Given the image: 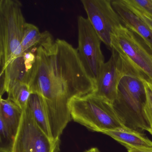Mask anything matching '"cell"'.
Returning a JSON list of instances; mask_svg holds the SVG:
<instances>
[{
    "label": "cell",
    "instance_id": "17",
    "mask_svg": "<svg viewBox=\"0 0 152 152\" xmlns=\"http://www.w3.org/2000/svg\"><path fill=\"white\" fill-rule=\"evenodd\" d=\"M138 13L152 19V0H125Z\"/></svg>",
    "mask_w": 152,
    "mask_h": 152
},
{
    "label": "cell",
    "instance_id": "11",
    "mask_svg": "<svg viewBox=\"0 0 152 152\" xmlns=\"http://www.w3.org/2000/svg\"><path fill=\"white\" fill-rule=\"evenodd\" d=\"M103 134L110 136L127 149L152 147V141L144 134L137 131L121 129L105 132Z\"/></svg>",
    "mask_w": 152,
    "mask_h": 152
},
{
    "label": "cell",
    "instance_id": "18",
    "mask_svg": "<svg viewBox=\"0 0 152 152\" xmlns=\"http://www.w3.org/2000/svg\"><path fill=\"white\" fill-rule=\"evenodd\" d=\"M146 92L145 105V111L151 128L150 134L152 136V81L142 79Z\"/></svg>",
    "mask_w": 152,
    "mask_h": 152
},
{
    "label": "cell",
    "instance_id": "8",
    "mask_svg": "<svg viewBox=\"0 0 152 152\" xmlns=\"http://www.w3.org/2000/svg\"><path fill=\"white\" fill-rule=\"evenodd\" d=\"M81 2L94 30L104 44L111 48L114 30L123 25L111 0H81Z\"/></svg>",
    "mask_w": 152,
    "mask_h": 152
},
{
    "label": "cell",
    "instance_id": "21",
    "mask_svg": "<svg viewBox=\"0 0 152 152\" xmlns=\"http://www.w3.org/2000/svg\"><path fill=\"white\" fill-rule=\"evenodd\" d=\"M84 152H100V151L96 148H92Z\"/></svg>",
    "mask_w": 152,
    "mask_h": 152
},
{
    "label": "cell",
    "instance_id": "13",
    "mask_svg": "<svg viewBox=\"0 0 152 152\" xmlns=\"http://www.w3.org/2000/svg\"><path fill=\"white\" fill-rule=\"evenodd\" d=\"M27 107L31 111L34 121L44 133L51 139L52 137L48 115L40 97L32 93L27 103Z\"/></svg>",
    "mask_w": 152,
    "mask_h": 152
},
{
    "label": "cell",
    "instance_id": "2",
    "mask_svg": "<svg viewBox=\"0 0 152 152\" xmlns=\"http://www.w3.org/2000/svg\"><path fill=\"white\" fill-rule=\"evenodd\" d=\"M146 100L142 78L134 73L125 75L120 81L113 105L126 128L140 132H151L145 111Z\"/></svg>",
    "mask_w": 152,
    "mask_h": 152
},
{
    "label": "cell",
    "instance_id": "9",
    "mask_svg": "<svg viewBox=\"0 0 152 152\" xmlns=\"http://www.w3.org/2000/svg\"><path fill=\"white\" fill-rule=\"evenodd\" d=\"M110 59L105 63L96 82L94 93L113 104L116 99L121 78L129 73H136L113 49Z\"/></svg>",
    "mask_w": 152,
    "mask_h": 152
},
{
    "label": "cell",
    "instance_id": "15",
    "mask_svg": "<svg viewBox=\"0 0 152 152\" xmlns=\"http://www.w3.org/2000/svg\"><path fill=\"white\" fill-rule=\"evenodd\" d=\"M31 94L28 84L19 83L15 85L8 92L7 99L24 110L27 106Z\"/></svg>",
    "mask_w": 152,
    "mask_h": 152
},
{
    "label": "cell",
    "instance_id": "1",
    "mask_svg": "<svg viewBox=\"0 0 152 152\" xmlns=\"http://www.w3.org/2000/svg\"><path fill=\"white\" fill-rule=\"evenodd\" d=\"M43 33L27 84L31 93L41 98L56 140L72 120L71 99L95 93L96 84L87 73L77 48L64 40H54L48 31Z\"/></svg>",
    "mask_w": 152,
    "mask_h": 152
},
{
    "label": "cell",
    "instance_id": "10",
    "mask_svg": "<svg viewBox=\"0 0 152 152\" xmlns=\"http://www.w3.org/2000/svg\"><path fill=\"white\" fill-rule=\"evenodd\" d=\"M112 4L127 29L140 36L152 53V31L124 0L112 1Z\"/></svg>",
    "mask_w": 152,
    "mask_h": 152
},
{
    "label": "cell",
    "instance_id": "5",
    "mask_svg": "<svg viewBox=\"0 0 152 152\" xmlns=\"http://www.w3.org/2000/svg\"><path fill=\"white\" fill-rule=\"evenodd\" d=\"M111 49L115 50L141 78L152 81V53L147 50L134 33L123 25L113 31Z\"/></svg>",
    "mask_w": 152,
    "mask_h": 152
},
{
    "label": "cell",
    "instance_id": "12",
    "mask_svg": "<svg viewBox=\"0 0 152 152\" xmlns=\"http://www.w3.org/2000/svg\"><path fill=\"white\" fill-rule=\"evenodd\" d=\"M23 111L8 99H0V118L3 119L15 137L19 129Z\"/></svg>",
    "mask_w": 152,
    "mask_h": 152
},
{
    "label": "cell",
    "instance_id": "14",
    "mask_svg": "<svg viewBox=\"0 0 152 152\" xmlns=\"http://www.w3.org/2000/svg\"><path fill=\"white\" fill-rule=\"evenodd\" d=\"M44 33H41L38 27L33 24L26 23L24 29L21 42L22 53L31 51L41 42Z\"/></svg>",
    "mask_w": 152,
    "mask_h": 152
},
{
    "label": "cell",
    "instance_id": "19",
    "mask_svg": "<svg viewBox=\"0 0 152 152\" xmlns=\"http://www.w3.org/2000/svg\"><path fill=\"white\" fill-rule=\"evenodd\" d=\"M125 1V0H124ZM130 7V6H129ZM148 25V26H149V28L151 29V30L152 31V19H151V18H149L148 17L144 15H142V14H140V13H138L136 11V10H134V9L131 8Z\"/></svg>",
    "mask_w": 152,
    "mask_h": 152
},
{
    "label": "cell",
    "instance_id": "7",
    "mask_svg": "<svg viewBox=\"0 0 152 152\" xmlns=\"http://www.w3.org/2000/svg\"><path fill=\"white\" fill-rule=\"evenodd\" d=\"M60 139L53 140L44 133L26 106L12 152H60Z\"/></svg>",
    "mask_w": 152,
    "mask_h": 152
},
{
    "label": "cell",
    "instance_id": "4",
    "mask_svg": "<svg viewBox=\"0 0 152 152\" xmlns=\"http://www.w3.org/2000/svg\"><path fill=\"white\" fill-rule=\"evenodd\" d=\"M18 0L0 1V74L23 55L21 44L26 22Z\"/></svg>",
    "mask_w": 152,
    "mask_h": 152
},
{
    "label": "cell",
    "instance_id": "3",
    "mask_svg": "<svg viewBox=\"0 0 152 152\" xmlns=\"http://www.w3.org/2000/svg\"><path fill=\"white\" fill-rule=\"evenodd\" d=\"M72 120L92 131L101 132L128 129L113 104L94 94L75 97L69 103Z\"/></svg>",
    "mask_w": 152,
    "mask_h": 152
},
{
    "label": "cell",
    "instance_id": "6",
    "mask_svg": "<svg viewBox=\"0 0 152 152\" xmlns=\"http://www.w3.org/2000/svg\"><path fill=\"white\" fill-rule=\"evenodd\" d=\"M77 26L78 54L87 73L96 84L105 64L101 49L102 41L88 18L78 16Z\"/></svg>",
    "mask_w": 152,
    "mask_h": 152
},
{
    "label": "cell",
    "instance_id": "16",
    "mask_svg": "<svg viewBox=\"0 0 152 152\" xmlns=\"http://www.w3.org/2000/svg\"><path fill=\"white\" fill-rule=\"evenodd\" d=\"M15 138L11 129L0 118V152H12Z\"/></svg>",
    "mask_w": 152,
    "mask_h": 152
},
{
    "label": "cell",
    "instance_id": "20",
    "mask_svg": "<svg viewBox=\"0 0 152 152\" xmlns=\"http://www.w3.org/2000/svg\"><path fill=\"white\" fill-rule=\"evenodd\" d=\"M127 149L128 152H152V147L131 148Z\"/></svg>",
    "mask_w": 152,
    "mask_h": 152
}]
</instances>
